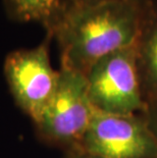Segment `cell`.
Listing matches in <instances>:
<instances>
[{"instance_id":"obj_1","label":"cell","mask_w":157,"mask_h":158,"mask_svg":"<svg viewBox=\"0 0 157 158\" xmlns=\"http://www.w3.org/2000/svg\"><path fill=\"white\" fill-rule=\"evenodd\" d=\"M149 4L111 2L85 7L63 4L48 29V35L58 43L61 68L86 76L104 56L133 46Z\"/></svg>"},{"instance_id":"obj_2","label":"cell","mask_w":157,"mask_h":158,"mask_svg":"<svg viewBox=\"0 0 157 158\" xmlns=\"http://www.w3.org/2000/svg\"><path fill=\"white\" fill-rule=\"evenodd\" d=\"M95 112L86 76L60 68L55 92L34 126L43 142L68 151L80 145Z\"/></svg>"},{"instance_id":"obj_3","label":"cell","mask_w":157,"mask_h":158,"mask_svg":"<svg viewBox=\"0 0 157 158\" xmlns=\"http://www.w3.org/2000/svg\"><path fill=\"white\" fill-rule=\"evenodd\" d=\"M86 79L96 111L136 114L144 110L146 103L140 89L135 44L98 60L87 73Z\"/></svg>"},{"instance_id":"obj_4","label":"cell","mask_w":157,"mask_h":158,"mask_svg":"<svg viewBox=\"0 0 157 158\" xmlns=\"http://www.w3.org/2000/svg\"><path fill=\"white\" fill-rule=\"evenodd\" d=\"M49 38L35 48L9 53L4 62L8 88L19 108L33 123L44 111L57 87L59 70L52 68Z\"/></svg>"},{"instance_id":"obj_5","label":"cell","mask_w":157,"mask_h":158,"mask_svg":"<svg viewBox=\"0 0 157 158\" xmlns=\"http://www.w3.org/2000/svg\"><path fill=\"white\" fill-rule=\"evenodd\" d=\"M75 149L101 158H157V144L141 113L96 111Z\"/></svg>"},{"instance_id":"obj_6","label":"cell","mask_w":157,"mask_h":158,"mask_svg":"<svg viewBox=\"0 0 157 158\" xmlns=\"http://www.w3.org/2000/svg\"><path fill=\"white\" fill-rule=\"evenodd\" d=\"M135 48L140 89L146 103L157 98V5L153 1L145 11Z\"/></svg>"},{"instance_id":"obj_7","label":"cell","mask_w":157,"mask_h":158,"mask_svg":"<svg viewBox=\"0 0 157 158\" xmlns=\"http://www.w3.org/2000/svg\"><path fill=\"white\" fill-rule=\"evenodd\" d=\"M9 10L22 22H38L49 29L63 7L59 0H7Z\"/></svg>"},{"instance_id":"obj_8","label":"cell","mask_w":157,"mask_h":158,"mask_svg":"<svg viewBox=\"0 0 157 158\" xmlns=\"http://www.w3.org/2000/svg\"><path fill=\"white\" fill-rule=\"evenodd\" d=\"M141 115L157 144V98L146 102L145 108L141 112Z\"/></svg>"},{"instance_id":"obj_9","label":"cell","mask_w":157,"mask_h":158,"mask_svg":"<svg viewBox=\"0 0 157 158\" xmlns=\"http://www.w3.org/2000/svg\"><path fill=\"white\" fill-rule=\"evenodd\" d=\"M111 2H126V3H135V4L147 5L152 2V0H68L64 5L72 6V7H85V6H93L98 4H104V3Z\"/></svg>"},{"instance_id":"obj_10","label":"cell","mask_w":157,"mask_h":158,"mask_svg":"<svg viewBox=\"0 0 157 158\" xmlns=\"http://www.w3.org/2000/svg\"><path fill=\"white\" fill-rule=\"evenodd\" d=\"M64 158H101V157L91 155V154L83 152V151L79 149H71L65 151Z\"/></svg>"}]
</instances>
